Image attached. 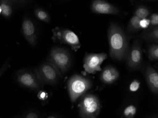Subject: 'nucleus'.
Masks as SVG:
<instances>
[{"label":"nucleus","instance_id":"nucleus-14","mask_svg":"<svg viewBox=\"0 0 158 118\" xmlns=\"http://www.w3.org/2000/svg\"><path fill=\"white\" fill-rule=\"evenodd\" d=\"M28 1H1L0 7L2 9V14L6 18H9L13 13V7L15 5H26Z\"/></svg>","mask_w":158,"mask_h":118},{"label":"nucleus","instance_id":"nucleus-11","mask_svg":"<svg viewBox=\"0 0 158 118\" xmlns=\"http://www.w3.org/2000/svg\"><path fill=\"white\" fill-rule=\"evenodd\" d=\"M91 10L92 12L97 14H119L118 9L114 5L105 1L96 0L91 3Z\"/></svg>","mask_w":158,"mask_h":118},{"label":"nucleus","instance_id":"nucleus-13","mask_svg":"<svg viewBox=\"0 0 158 118\" xmlns=\"http://www.w3.org/2000/svg\"><path fill=\"white\" fill-rule=\"evenodd\" d=\"M145 78L150 89L154 94H158V72L150 65H148L146 68Z\"/></svg>","mask_w":158,"mask_h":118},{"label":"nucleus","instance_id":"nucleus-19","mask_svg":"<svg viewBox=\"0 0 158 118\" xmlns=\"http://www.w3.org/2000/svg\"><path fill=\"white\" fill-rule=\"evenodd\" d=\"M147 55L151 61H157L158 59V44L152 43L147 49Z\"/></svg>","mask_w":158,"mask_h":118},{"label":"nucleus","instance_id":"nucleus-22","mask_svg":"<svg viewBox=\"0 0 158 118\" xmlns=\"http://www.w3.org/2000/svg\"><path fill=\"white\" fill-rule=\"evenodd\" d=\"M140 82L137 80H134L130 86V90L132 92L137 91L140 87Z\"/></svg>","mask_w":158,"mask_h":118},{"label":"nucleus","instance_id":"nucleus-10","mask_svg":"<svg viewBox=\"0 0 158 118\" xmlns=\"http://www.w3.org/2000/svg\"><path fill=\"white\" fill-rule=\"evenodd\" d=\"M22 33L27 41L33 47L37 43V31L35 24L31 19L25 17L22 23Z\"/></svg>","mask_w":158,"mask_h":118},{"label":"nucleus","instance_id":"nucleus-20","mask_svg":"<svg viewBox=\"0 0 158 118\" xmlns=\"http://www.w3.org/2000/svg\"><path fill=\"white\" fill-rule=\"evenodd\" d=\"M136 112V108L134 105H129L124 110V115L127 118H132Z\"/></svg>","mask_w":158,"mask_h":118},{"label":"nucleus","instance_id":"nucleus-1","mask_svg":"<svg viewBox=\"0 0 158 118\" xmlns=\"http://www.w3.org/2000/svg\"><path fill=\"white\" fill-rule=\"evenodd\" d=\"M107 36L111 58L119 61L126 60L129 51V44L127 36L123 29L117 24L111 23Z\"/></svg>","mask_w":158,"mask_h":118},{"label":"nucleus","instance_id":"nucleus-25","mask_svg":"<svg viewBox=\"0 0 158 118\" xmlns=\"http://www.w3.org/2000/svg\"><path fill=\"white\" fill-rule=\"evenodd\" d=\"M8 64L9 62H6L0 69V77H1L2 75L5 72V71L7 70V68L8 67Z\"/></svg>","mask_w":158,"mask_h":118},{"label":"nucleus","instance_id":"nucleus-8","mask_svg":"<svg viewBox=\"0 0 158 118\" xmlns=\"http://www.w3.org/2000/svg\"><path fill=\"white\" fill-rule=\"evenodd\" d=\"M142 42L141 40L135 39L129 51L127 59L128 67L132 71L140 70L143 67Z\"/></svg>","mask_w":158,"mask_h":118},{"label":"nucleus","instance_id":"nucleus-16","mask_svg":"<svg viewBox=\"0 0 158 118\" xmlns=\"http://www.w3.org/2000/svg\"><path fill=\"white\" fill-rule=\"evenodd\" d=\"M141 19L136 16H134L131 18L127 27V31L129 33L134 34L139 31L141 29L140 26V21Z\"/></svg>","mask_w":158,"mask_h":118},{"label":"nucleus","instance_id":"nucleus-24","mask_svg":"<svg viewBox=\"0 0 158 118\" xmlns=\"http://www.w3.org/2000/svg\"><path fill=\"white\" fill-rule=\"evenodd\" d=\"M38 96L39 99H41V100H45L48 98V94L45 91H40L39 92Z\"/></svg>","mask_w":158,"mask_h":118},{"label":"nucleus","instance_id":"nucleus-21","mask_svg":"<svg viewBox=\"0 0 158 118\" xmlns=\"http://www.w3.org/2000/svg\"><path fill=\"white\" fill-rule=\"evenodd\" d=\"M150 25L148 27H156L158 26V15L157 13L152 14L149 19Z\"/></svg>","mask_w":158,"mask_h":118},{"label":"nucleus","instance_id":"nucleus-7","mask_svg":"<svg viewBox=\"0 0 158 118\" xmlns=\"http://www.w3.org/2000/svg\"><path fill=\"white\" fill-rule=\"evenodd\" d=\"M19 84L27 89L34 91L40 90L44 85L41 82L35 71L23 70L19 71L17 74Z\"/></svg>","mask_w":158,"mask_h":118},{"label":"nucleus","instance_id":"nucleus-15","mask_svg":"<svg viewBox=\"0 0 158 118\" xmlns=\"http://www.w3.org/2000/svg\"><path fill=\"white\" fill-rule=\"evenodd\" d=\"M141 35V38L145 41L151 43H158V26L148 27Z\"/></svg>","mask_w":158,"mask_h":118},{"label":"nucleus","instance_id":"nucleus-23","mask_svg":"<svg viewBox=\"0 0 158 118\" xmlns=\"http://www.w3.org/2000/svg\"><path fill=\"white\" fill-rule=\"evenodd\" d=\"M150 25V22H149V19H141L140 21V26L141 28H148L149 26Z\"/></svg>","mask_w":158,"mask_h":118},{"label":"nucleus","instance_id":"nucleus-28","mask_svg":"<svg viewBox=\"0 0 158 118\" xmlns=\"http://www.w3.org/2000/svg\"><path fill=\"white\" fill-rule=\"evenodd\" d=\"M2 14V9L0 7V14Z\"/></svg>","mask_w":158,"mask_h":118},{"label":"nucleus","instance_id":"nucleus-17","mask_svg":"<svg viewBox=\"0 0 158 118\" xmlns=\"http://www.w3.org/2000/svg\"><path fill=\"white\" fill-rule=\"evenodd\" d=\"M34 14L35 17L39 20L44 22L49 23L50 21V17L48 12L43 9L38 8L34 10Z\"/></svg>","mask_w":158,"mask_h":118},{"label":"nucleus","instance_id":"nucleus-4","mask_svg":"<svg viewBox=\"0 0 158 118\" xmlns=\"http://www.w3.org/2000/svg\"><path fill=\"white\" fill-rule=\"evenodd\" d=\"M91 81L88 78L79 75H74L68 81V90L70 99L75 102L80 96L92 87Z\"/></svg>","mask_w":158,"mask_h":118},{"label":"nucleus","instance_id":"nucleus-2","mask_svg":"<svg viewBox=\"0 0 158 118\" xmlns=\"http://www.w3.org/2000/svg\"><path fill=\"white\" fill-rule=\"evenodd\" d=\"M48 61L52 63L61 73L64 74L70 69L72 59L68 50L55 47L50 50Z\"/></svg>","mask_w":158,"mask_h":118},{"label":"nucleus","instance_id":"nucleus-26","mask_svg":"<svg viewBox=\"0 0 158 118\" xmlns=\"http://www.w3.org/2000/svg\"><path fill=\"white\" fill-rule=\"evenodd\" d=\"M25 118H39V116L35 112H31L27 114Z\"/></svg>","mask_w":158,"mask_h":118},{"label":"nucleus","instance_id":"nucleus-5","mask_svg":"<svg viewBox=\"0 0 158 118\" xmlns=\"http://www.w3.org/2000/svg\"><path fill=\"white\" fill-rule=\"evenodd\" d=\"M52 40L54 42L68 45L75 51L80 48L81 45L79 38L72 31L56 27L52 29Z\"/></svg>","mask_w":158,"mask_h":118},{"label":"nucleus","instance_id":"nucleus-18","mask_svg":"<svg viewBox=\"0 0 158 118\" xmlns=\"http://www.w3.org/2000/svg\"><path fill=\"white\" fill-rule=\"evenodd\" d=\"M149 8L144 5H139L135 10L134 15L137 16L141 19L146 18L150 14Z\"/></svg>","mask_w":158,"mask_h":118},{"label":"nucleus","instance_id":"nucleus-6","mask_svg":"<svg viewBox=\"0 0 158 118\" xmlns=\"http://www.w3.org/2000/svg\"><path fill=\"white\" fill-rule=\"evenodd\" d=\"M35 71L43 85H55L61 76L59 70L48 61L41 64Z\"/></svg>","mask_w":158,"mask_h":118},{"label":"nucleus","instance_id":"nucleus-12","mask_svg":"<svg viewBox=\"0 0 158 118\" xmlns=\"http://www.w3.org/2000/svg\"><path fill=\"white\" fill-rule=\"evenodd\" d=\"M119 77V73L116 68L108 66L103 69L100 74V79L103 83L111 84L116 82Z\"/></svg>","mask_w":158,"mask_h":118},{"label":"nucleus","instance_id":"nucleus-3","mask_svg":"<svg viewBox=\"0 0 158 118\" xmlns=\"http://www.w3.org/2000/svg\"><path fill=\"white\" fill-rule=\"evenodd\" d=\"M101 104L98 96L93 94H86L79 104L80 115L81 118H96L100 112Z\"/></svg>","mask_w":158,"mask_h":118},{"label":"nucleus","instance_id":"nucleus-9","mask_svg":"<svg viewBox=\"0 0 158 118\" xmlns=\"http://www.w3.org/2000/svg\"><path fill=\"white\" fill-rule=\"evenodd\" d=\"M107 58L105 53L100 54H87L84 59V68L88 73H94L100 71V66L103 62Z\"/></svg>","mask_w":158,"mask_h":118},{"label":"nucleus","instance_id":"nucleus-27","mask_svg":"<svg viewBox=\"0 0 158 118\" xmlns=\"http://www.w3.org/2000/svg\"><path fill=\"white\" fill-rule=\"evenodd\" d=\"M48 118H56L55 117H53V116H50V117H48Z\"/></svg>","mask_w":158,"mask_h":118}]
</instances>
